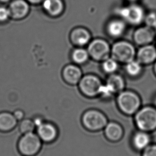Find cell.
<instances>
[{
	"label": "cell",
	"mask_w": 156,
	"mask_h": 156,
	"mask_svg": "<svg viewBox=\"0 0 156 156\" xmlns=\"http://www.w3.org/2000/svg\"><path fill=\"white\" fill-rule=\"evenodd\" d=\"M135 123L140 130L149 133L156 129V108L145 106L134 115Z\"/></svg>",
	"instance_id": "cell-1"
},
{
	"label": "cell",
	"mask_w": 156,
	"mask_h": 156,
	"mask_svg": "<svg viewBox=\"0 0 156 156\" xmlns=\"http://www.w3.org/2000/svg\"><path fill=\"white\" fill-rule=\"evenodd\" d=\"M117 103L120 110L128 115H135L141 108V98L139 95L129 90H124L118 94Z\"/></svg>",
	"instance_id": "cell-2"
},
{
	"label": "cell",
	"mask_w": 156,
	"mask_h": 156,
	"mask_svg": "<svg viewBox=\"0 0 156 156\" xmlns=\"http://www.w3.org/2000/svg\"><path fill=\"white\" fill-rule=\"evenodd\" d=\"M136 52L133 44L127 41L120 40L111 46L110 57L119 63L126 64L136 59Z\"/></svg>",
	"instance_id": "cell-3"
},
{
	"label": "cell",
	"mask_w": 156,
	"mask_h": 156,
	"mask_svg": "<svg viewBox=\"0 0 156 156\" xmlns=\"http://www.w3.org/2000/svg\"><path fill=\"white\" fill-rule=\"evenodd\" d=\"M42 143L37 133L23 134L18 141V150L22 156H37L41 150Z\"/></svg>",
	"instance_id": "cell-4"
},
{
	"label": "cell",
	"mask_w": 156,
	"mask_h": 156,
	"mask_svg": "<svg viewBox=\"0 0 156 156\" xmlns=\"http://www.w3.org/2000/svg\"><path fill=\"white\" fill-rule=\"evenodd\" d=\"M81 122L87 130L96 132L105 128L108 123V118L103 113L95 109H90L83 113Z\"/></svg>",
	"instance_id": "cell-5"
},
{
	"label": "cell",
	"mask_w": 156,
	"mask_h": 156,
	"mask_svg": "<svg viewBox=\"0 0 156 156\" xmlns=\"http://www.w3.org/2000/svg\"><path fill=\"white\" fill-rule=\"evenodd\" d=\"M117 13L121 19L133 26L139 25L144 22L146 15L143 7L135 3L119 8Z\"/></svg>",
	"instance_id": "cell-6"
},
{
	"label": "cell",
	"mask_w": 156,
	"mask_h": 156,
	"mask_svg": "<svg viewBox=\"0 0 156 156\" xmlns=\"http://www.w3.org/2000/svg\"><path fill=\"white\" fill-rule=\"evenodd\" d=\"M111 47L106 40L97 38L89 42L87 51L89 57L93 60L103 62L111 56Z\"/></svg>",
	"instance_id": "cell-7"
},
{
	"label": "cell",
	"mask_w": 156,
	"mask_h": 156,
	"mask_svg": "<svg viewBox=\"0 0 156 156\" xmlns=\"http://www.w3.org/2000/svg\"><path fill=\"white\" fill-rule=\"evenodd\" d=\"M102 81L98 76L88 74L83 76L79 83L81 93L87 98H95L100 95L102 88Z\"/></svg>",
	"instance_id": "cell-8"
},
{
	"label": "cell",
	"mask_w": 156,
	"mask_h": 156,
	"mask_svg": "<svg viewBox=\"0 0 156 156\" xmlns=\"http://www.w3.org/2000/svg\"><path fill=\"white\" fill-rule=\"evenodd\" d=\"M125 87V81L122 76L116 73L109 74L106 83L102 85L100 95L104 98H111L124 90Z\"/></svg>",
	"instance_id": "cell-9"
},
{
	"label": "cell",
	"mask_w": 156,
	"mask_h": 156,
	"mask_svg": "<svg viewBox=\"0 0 156 156\" xmlns=\"http://www.w3.org/2000/svg\"><path fill=\"white\" fill-rule=\"evenodd\" d=\"M37 134L42 142L53 143L58 139V128L54 123L44 121L37 127Z\"/></svg>",
	"instance_id": "cell-10"
},
{
	"label": "cell",
	"mask_w": 156,
	"mask_h": 156,
	"mask_svg": "<svg viewBox=\"0 0 156 156\" xmlns=\"http://www.w3.org/2000/svg\"><path fill=\"white\" fill-rule=\"evenodd\" d=\"M156 34L153 28L149 26H141L137 28L133 34L135 44L141 46L151 44L155 39Z\"/></svg>",
	"instance_id": "cell-11"
},
{
	"label": "cell",
	"mask_w": 156,
	"mask_h": 156,
	"mask_svg": "<svg viewBox=\"0 0 156 156\" xmlns=\"http://www.w3.org/2000/svg\"><path fill=\"white\" fill-rule=\"evenodd\" d=\"M136 59L142 65H149L156 61V47L151 44L141 46L137 51Z\"/></svg>",
	"instance_id": "cell-12"
},
{
	"label": "cell",
	"mask_w": 156,
	"mask_h": 156,
	"mask_svg": "<svg viewBox=\"0 0 156 156\" xmlns=\"http://www.w3.org/2000/svg\"><path fill=\"white\" fill-rule=\"evenodd\" d=\"M126 27V22L121 18L111 20L106 25V32L111 37L118 38L125 33Z\"/></svg>",
	"instance_id": "cell-13"
},
{
	"label": "cell",
	"mask_w": 156,
	"mask_h": 156,
	"mask_svg": "<svg viewBox=\"0 0 156 156\" xmlns=\"http://www.w3.org/2000/svg\"><path fill=\"white\" fill-rule=\"evenodd\" d=\"M106 139L111 142L120 141L124 136V129L119 124L115 122H108L104 128Z\"/></svg>",
	"instance_id": "cell-14"
},
{
	"label": "cell",
	"mask_w": 156,
	"mask_h": 156,
	"mask_svg": "<svg viewBox=\"0 0 156 156\" xmlns=\"http://www.w3.org/2000/svg\"><path fill=\"white\" fill-rule=\"evenodd\" d=\"M18 122L13 113L8 111L0 112V132H10L17 126Z\"/></svg>",
	"instance_id": "cell-15"
},
{
	"label": "cell",
	"mask_w": 156,
	"mask_h": 156,
	"mask_svg": "<svg viewBox=\"0 0 156 156\" xmlns=\"http://www.w3.org/2000/svg\"><path fill=\"white\" fill-rule=\"evenodd\" d=\"M72 41L79 47L86 46L91 41V34L89 30L85 28H77L72 32Z\"/></svg>",
	"instance_id": "cell-16"
},
{
	"label": "cell",
	"mask_w": 156,
	"mask_h": 156,
	"mask_svg": "<svg viewBox=\"0 0 156 156\" xmlns=\"http://www.w3.org/2000/svg\"><path fill=\"white\" fill-rule=\"evenodd\" d=\"M63 76L65 81L70 85L78 84L83 77L79 67L73 65H68L64 69Z\"/></svg>",
	"instance_id": "cell-17"
},
{
	"label": "cell",
	"mask_w": 156,
	"mask_h": 156,
	"mask_svg": "<svg viewBox=\"0 0 156 156\" xmlns=\"http://www.w3.org/2000/svg\"><path fill=\"white\" fill-rule=\"evenodd\" d=\"M150 141L151 137L149 133L140 130L135 133L132 139L133 146L139 151H143L150 144Z\"/></svg>",
	"instance_id": "cell-18"
},
{
	"label": "cell",
	"mask_w": 156,
	"mask_h": 156,
	"mask_svg": "<svg viewBox=\"0 0 156 156\" xmlns=\"http://www.w3.org/2000/svg\"><path fill=\"white\" fill-rule=\"evenodd\" d=\"M29 7L27 3L23 0H17L12 3L10 7V15L14 18H20L28 13Z\"/></svg>",
	"instance_id": "cell-19"
},
{
	"label": "cell",
	"mask_w": 156,
	"mask_h": 156,
	"mask_svg": "<svg viewBox=\"0 0 156 156\" xmlns=\"http://www.w3.org/2000/svg\"><path fill=\"white\" fill-rule=\"evenodd\" d=\"M44 10L50 15L57 16L63 10V4L61 0H44L43 3Z\"/></svg>",
	"instance_id": "cell-20"
},
{
	"label": "cell",
	"mask_w": 156,
	"mask_h": 156,
	"mask_svg": "<svg viewBox=\"0 0 156 156\" xmlns=\"http://www.w3.org/2000/svg\"><path fill=\"white\" fill-rule=\"evenodd\" d=\"M125 71L131 77H137L142 71V65L135 59L126 64Z\"/></svg>",
	"instance_id": "cell-21"
},
{
	"label": "cell",
	"mask_w": 156,
	"mask_h": 156,
	"mask_svg": "<svg viewBox=\"0 0 156 156\" xmlns=\"http://www.w3.org/2000/svg\"><path fill=\"white\" fill-rule=\"evenodd\" d=\"M89 57L87 50L83 48H77L72 53V58L74 62L79 64L86 63Z\"/></svg>",
	"instance_id": "cell-22"
},
{
	"label": "cell",
	"mask_w": 156,
	"mask_h": 156,
	"mask_svg": "<svg viewBox=\"0 0 156 156\" xmlns=\"http://www.w3.org/2000/svg\"><path fill=\"white\" fill-rule=\"evenodd\" d=\"M118 64L119 63L117 61L110 57L102 62V69L105 73L108 74L115 73L119 67Z\"/></svg>",
	"instance_id": "cell-23"
},
{
	"label": "cell",
	"mask_w": 156,
	"mask_h": 156,
	"mask_svg": "<svg viewBox=\"0 0 156 156\" xmlns=\"http://www.w3.org/2000/svg\"><path fill=\"white\" fill-rule=\"evenodd\" d=\"M18 128L20 132L22 134H25L27 133L34 132L36 128V126L33 119L24 118L20 121Z\"/></svg>",
	"instance_id": "cell-24"
},
{
	"label": "cell",
	"mask_w": 156,
	"mask_h": 156,
	"mask_svg": "<svg viewBox=\"0 0 156 156\" xmlns=\"http://www.w3.org/2000/svg\"><path fill=\"white\" fill-rule=\"evenodd\" d=\"M144 22L145 25L154 28L156 25V12L154 11L150 12L145 15Z\"/></svg>",
	"instance_id": "cell-25"
},
{
	"label": "cell",
	"mask_w": 156,
	"mask_h": 156,
	"mask_svg": "<svg viewBox=\"0 0 156 156\" xmlns=\"http://www.w3.org/2000/svg\"><path fill=\"white\" fill-rule=\"evenodd\" d=\"M142 156H156V144H149L143 150Z\"/></svg>",
	"instance_id": "cell-26"
},
{
	"label": "cell",
	"mask_w": 156,
	"mask_h": 156,
	"mask_svg": "<svg viewBox=\"0 0 156 156\" xmlns=\"http://www.w3.org/2000/svg\"><path fill=\"white\" fill-rule=\"evenodd\" d=\"M10 15L9 9L4 7L0 8V21H5L9 18Z\"/></svg>",
	"instance_id": "cell-27"
},
{
	"label": "cell",
	"mask_w": 156,
	"mask_h": 156,
	"mask_svg": "<svg viewBox=\"0 0 156 156\" xmlns=\"http://www.w3.org/2000/svg\"><path fill=\"white\" fill-rule=\"evenodd\" d=\"M14 117H15L16 119L17 120L18 122H20V120L24 119L25 117V112L23 110L21 109H17L13 113Z\"/></svg>",
	"instance_id": "cell-28"
},
{
	"label": "cell",
	"mask_w": 156,
	"mask_h": 156,
	"mask_svg": "<svg viewBox=\"0 0 156 156\" xmlns=\"http://www.w3.org/2000/svg\"><path fill=\"white\" fill-rule=\"evenodd\" d=\"M33 120L34 122L35 125L36 126V128L37 126L40 125L42 123H43L45 121V120H44V119L41 117H39V116H37V117H35Z\"/></svg>",
	"instance_id": "cell-29"
},
{
	"label": "cell",
	"mask_w": 156,
	"mask_h": 156,
	"mask_svg": "<svg viewBox=\"0 0 156 156\" xmlns=\"http://www.w3.org/2000/svg\"><path fill=\"white\" fill-rule=\"evenodd\" d=\"M30 2L32 3H37L40 2H41L42 0H28Z\"/></svg>",
	"instance_id": "cell-30"
},
{
	"label": "cell",
	"mask_w": 156,
	"mask_h": 156,
	"mask_svg": "<svg viewBox=\"0 0 156 156\" xmlns=\"http://www.w3.org/2000/svg\"><path fill=\"white\" fill-rule=\"evenodd\" d=\"M154 74H155V75H156V61H155V62L154 63Z\"/></svg>",
	"instance_id": "cell-31"
},
{
	"label": "cell",
	"mask_w": 156,
	"mask_h": 156,
	"mask_svg": "<svg viewBox=\"0 0 156 156\" xmlns=\"http://www.w3.org/2000/svg\"><path fill=\"white\" fill-rule=\"evenodd\" d=\"M127 1H128L130 2L135 3V2L137 1L138 0H127Z\"/></svg>",
	"instance_id": "cell-32"
},
{
	"label": "cell",
	"mask_w": 156,
	"mask_h": 156,
	"mask_svg": "<svg viewBox=\"0 0 156 156\" xmlns=\"http://www.w3.org/2000/svg\"><path fill=\"white\" fill-rule=\"evenodd\" d=\"M154 106L156 108V96L154 98Z\"/></svg>",
	"instance_id": "cell-33"
},
{
	"label": "cell",
	"mask_w": 156,
	"mask_h": 156,
	"mask_svg": "<svg viewBox=\"0 0 156 156\" xmlns=\"http://www.w3.org/2000/svg\"><path fill=\"white\" fill-rule=\"evenodd\" d=\"M0 1H1L2 2H7V1H8L9 0H0Z\"/></svg>",
	"instance_id": "cell-34"
},
{
	"label": "cell",
	"mask_w": 156,
	"mask_h": 156,
	"mask_svg": "<svg viewBox=\"0 0 156 156\" xmlns=\"http://www.w3.org/2000/svg\"><path fill=\"white\" fill-rule=\"evenodd\" d=\"M154 32H155V33H156V26H154Z\"/></svg>",
	"instance_id": "cell-35"
},
{
	"label": "cell",
	"mask_w": 156,
	"mask_h": 156,
	"mask_svg": "<svg viewBox=\"0 0 156 156\" xmlns=\"http://www.w3.org/2000/svg\"></svg>",
	"instance_id": "cell-36"
},
{
	"label": "cell",
	"mask_w": 156,
	"mask_h": 156,
	"mask_svg": "<svg viewBox=\"0 0 156 156\" xmlns=\"http://www.w3.org/2000/svg\"></svg>",
	"instance_id": "cell-37"
}]
</instances>
